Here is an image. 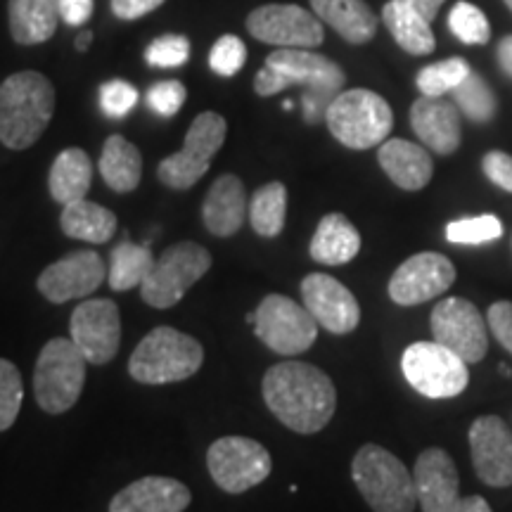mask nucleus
<instances>
[{
    "instance_id": "obj_42",
    "label": "nucleus",
    "mask_w": 512,
    "mask_h": 512,
    "mask_svg": "<svg viewBox=\"0 0 512 512\" xmlns=\"http://www.w3.org/2000/svg\"><path fill=\"white\" fill-rule=\"evenodd\" d=\"M136 102H138V91L136 86H131L128 81L114 79L100 86V107L107 117L112 119L126 117V114L136 107Z\"/></svg>"
},
{
    "instance_id": "obj_19",
    "label": "nucleus",
    "mask_w": 512,
    "mask_h": 512,
    "mask_svg": "<svg viewBox=\"0 0 512 512\" xmlns=\"http://www.w3.org/2000/svg\"><path fill=\"white\" fill-rule=\"evenodd\" d=\"M470 453L479 479L484 484H512V432L498 415H482L470 427Z\"/></svg>"
},
{
    "instance_id": "obj_24",
    "label": "nucleus",
    "mask_w": 512,
    "mask_h": 512,
    "mask_svg": "<svg viewBox=\"0 0 512 512\" xmlns=\"http://www.w3.org/2000/svg\"><path fill=\"white\" fill-rule=\"evenodd\" d=\"M377 162L389 181L399 185L401 190L418 192L432 181L434 162L425 147L408 143V140L392 138L384 140L377 150Z\"/></svg>"
},
{
    "instance_id": "obj_41",
    "label": "nucleus",
    "mask_w": 512,
    "mask_h": 512,
    "mask_svg": "<svg viewBox=\"0 0 512 512\" xmlns=\"http://www.w3.org/2000/svg\"><path fill=\"white\" fill-rule=\"evenodd\" d=\"M185 98H188V91L181 81H159L155 86H150V91L145 93V102L152 112L159 114V117H176L185 105Z\"/></svg>"
},
{
    "instance_id": "obj_48",
    "label": "nucleus",
    "mask_w": 512,
    "mask_h": 512,
    "mask_svg": "<svg viewBox=\"0 0 512 512\" xmlns=\"http://www.w3.org/2000/svg\"><path fill=\"white\" fill-rule=\"evenodd\" d=\"M498 64H501L503 72L512 79V36H505L498 43Z\"/></svg>"
},
{
    "instance_id": "obj_22",
    "label": "nucleus",
    "mask_w": 512,
    "mask_h": 512,
    "mask_svg": "<svg viewBox=\"0 0 512 512\" xmlns=\"http://www.w3.org/2000/svg\"><path fill=\"white\" fill-rule=\"evenodd\" d=\"M190 501V489L178 479L143 477L112 498L110 512H183Z\"/></svg>"
},
{
    "instance_id": "obj_6",
    "label": "nucleus",
    "mask_w": 512,
    "mask_h": 512,
    "mask_svg": "<svg viewBox=\"0 0 512 512\" xmlns=\"http://www.w3.org/2000/svg\"><path fill=\"white\" fill-rule=\"evenodd\" d=\"M330 133L349 150H370L382 145L394 128L389 102L366 88L342 91L325 112Z\"/></svg>"
},
{
    "instance_id": "obj_3",
    "label": "nucleus",
    "mask_w": 512,
    "mask_h": 512,
    "mask_svg": "<svg viewBox=\"0 0 512 512\" xmlns=\"http://www.w3.org/2000/svg\"><path fill=\"white\" fill-rule=\"evenodd\" d=\"M55 112V88L41 72H17L0 83V143L29 150L46 133Z\"/></svg>"
},
{
    "instance_id": "obj_46",
    "label": "nucleus",
    "mask_w": 512,
    "mask_h": 512,
    "mask_svg": "<svg viewBox=\"0 0 512 512\" xmlns=\"http://www.w3.org/2000/svg\"><path fill=\"white\" fill-rule=\"evenodd\" d=\"M60 17L69 27H81L93 15V0H57Z\"/></svg>"
},
{
    "instance_id": "obj_9",
    "label": "nucleus",
    "mask_w": 512,
    "mask_h": 512,
    "mask_svg": "<svg viewBox=\"0 0 512 512\" xmlns=\"http://www.w3.org/2000/svg\"><path fill=\"white\" fill-rule=\"evenodd\" d=\"M211 268V254L197 242H178L164 249L140 285L143 302L152 309H171Z\"/></svg>"
},
{
    "instance_id": "obj_32",
    "label": "nucleus",
    "mask_w": 512,
    "mask_h": 512,
    "mask_svg": "<svg viewBox=\"0 0 512 512\" xmlns=\"http://www.w3.org/2000/svg\"><path fill=\"white\" fill-rule=\"evenodd\" d=\"M152 266H155V256H152L150 247L133 245V242L124 240L112 249L107 283L114 292H128L145 283Z\"/></svg>"
},
{
    "instance_id": "obj_51",
    "label": "nucleus",
    "mask_w": 512,
    "mask_h": 512,
    "mask_svg": "<svg viewBox=\"0 0 512 512\" xmlns=\"http://www.w3.org/2000/svg\"><path fill=\"white\" fill-rule=\"evenodd\" d=\"M501 373L505 375V377H510L512 373H510V368H505V366H501Z\"/></svg>"
},
{
    "instance_id": "obj_27",
    "label": "nucleus",
    "mask_w": 512,
    "mask_h": 512,
    "mask_svg": "<svg viewBox=\"0 0 512 512\" xmlns=\"http://www.w3.org/2000/svg\"><path fill=\"white\" fill-rule=\"evenodd\" d=\"M10 34L19 46H38L55 36L60 24L57 0H10Z\"/></svg>"
},
{
    "instance_id": "obj_12",
    "label": "nucleus",
    "mask_w": 512,
    "mask_h": 512,
    "mask_svg": "<svg viewBox=\"0 0 512 512\" xmlns=\"http://www.w3.org/2000/svg\"><path fill=\"white\" fill-rule=\"evenodd\" d=\"M209 475L226 494H245L271 475L273 460L266 446L247 437H221L207 451Z\"/></svg>"
},
{
    "instance_id": "obj_2",
    "label": "nucleus",
    "mask_w": 512,
    "mask_h": 512,
    "mask_svg": "<svg viewBox=\"0 0 512 512\" xmlns=\"http://www.w3.org/2000/svg\"><path fill=\"white\" fill-rule=\"evenodd\" d=\"M344 69L330 57L306 48H278L266 57L264 67L254 76V93L271 98L287 88H304L302 112L306 124L325 119L330 102L344 91Z\"/></svg>"
},
{
    "instance_id": "obj_52",
    "label": "nucleus",
    "mask_w": 512,
    "mask_h": 512,
    "mask_svg": "<svg viewBox=\"0 0 512 512\" xmlns=\"http://www.w3.org/2000/svg\"><path fill=\"white\" fill-rule=\"evenodd\" d=\"M505 5H508V8L512 10V0H505Z\"/></svg>"
},
{
    "instance_id": "obj_50",
    "label": "nucleus",
    "mask_w": 512,
    "mask_h": 512,
    "mask_svg": "<svg viewBox=\"0 0 512 512\" xmlns=\"http://www.w3.org/2000/svg\"><path fill=\"white\" fill-rule=\"evenodd\" d=\"M91 41H93L91 31H83V34L76 36V50H86L88 46H91Z\"/></svg>"
},
{
    "instance_id": "obj_38",
    "label": "nucleus",
    "mask_w": 512,
    "mask_h": 512,
    "mask_svg": "<svg viewBox=\"0 0 512 512\" xmlns=\"http://www.w3.org/2000/svg\"><path fill=\"white\" fill-rule=\"evenodd\" d=\"M24 401V382L12 361L0 358V432L15 425Z\"/></svg>"
},
{
    "instance_id": "obj_20",
    "label": "nucleus",
    "mask_w": 512,
    "mask_h": 512,
    "mask_svg": "<svg viewBox=\"0 0 512 512\" xmlns=\"http://www.w3.org/2000/svg\"><path fill=\"white\" fill-rule=\"evenodd\" d=\"M415 494L422 512H460V477L444 448H427L415 460Z\"/></svg>"
},
{
    "instance_id": "obj_37",
    "label": "nucleus",
    "mask_w": 512,
    "mask_h": 512,
    "mask_svg": "<svg viewBox=\"0 0 512 512\" xmlns=\"http://www.w3.org/2000/svg\"><path fill=\"white\" fill-rule=\"evenodd\" d=\"M503 235V223L494 214L475 216V219H460L446 226V240L453 245H484L498 240Z\"/></svg>"
},
{
    "instance_id": "obj_18",
    "label": "nucleus",
    "mask_w": 512,
    "mask_h": 512,
    "mask_svg": "<svg viewBox=\"0 0 512 512\" xmlns=\"http://www.w3.org/2000/svg\"><path fill=\"white\" fill-rule=\"evenodd\" d=\"M304 306L320 328L332 335H349L361 323V306L339 280L328 273H311L302 280Z\"/></svg>"
},
{
    "instance_id": "obj_26",
    "label": "nucleus",
    "mask_w": 512,
    "mask_h": 512,
    "mask_svg": "<svg viewBox=\"0 0 512 512\" xmlns=\"http://www.w3.org/2000/svg\"><path fill=\"white\" fill-rule=\"evenodd\" d=\"M311 8L320 22L354 46L373 41L377 34V17L366 0H311Z\"/></svg>"
},
{
    "instance_id": "obj_14",
    "label": "nucleus",
    "mask_w": 512,
    "mask_h": 512,
    "mask_svg": "<svg viewBox=\"0 0 512 512\" xmlns=\"http://www.w3.org/2000/svg\"><path fill=\"white\" fill-rule=\"evenodd\" d=\"M434 342L458 354L467 366L479 363L489 349V332L482 313L472 302L460 297H448L432 311Z\"/></svg>"
},
{
    "instance_id": "obj_21",
    "label": "nucleus",
    "mask_w": 512,
    "mask_h": 512,
    "mask_svg": "<svg viewBox=\"0 0 512 512\" xmlns=\"http://www.w3.org/2000/svg\"><path fill=\"white\" fill-rule=\"evenodd\" d=\"M411 126L422 145L437 155H453L460 147L463 128H460V110L444 98L422 95L411 107Z\"/></svg>"
},
{
    "instance_id": "obj_35",
    "label": "nucleus",
    "mask_w": 512,
    "mask_h": 512,
    "mask_svg": "<svg viewBox=\"0 0 512 512\" xmlns=\"http://www.w3.org/2000/svg\"><path fill=\"white\" fill-rule=\"evenodd\" d=\"M453 102L460 112L465 114L467 119L477 121V124H484V121L494 119L496 114V98L491 93V88L486 86L482 76L470 72L463 79V83L453 91Z\"/></svg>"
},
{
    "instance_id": "obj_4",
    "label": "nucleus",
    "mask_w": 512,
    "mask_h": 512,
    "mask_svg": "<svg viewBox=\"0 0 512 512\" xmlns=\"http://www.w3.org/2000/svg\"><path fill=\"white\" fill-rule=\"evenodd\" d=\"M204 349L195 337L159 325L128 358V373L140 384H171L188 380L202 368Z\"/></svg>"
},
{
    "instance_id": "obj_1",
    "label": "nucleus",
    "mask_w": 512,
    "mask_h": 512,
    "mask_svg": "<svg viewBox=\"0 0 512 512\" xmlns=\"http://www.w3.org/2000/svg\"><path fill=\"white\" fill-rule=\"evenodd\" d=\"M261 392L268 411L297 434H316L328 427L337 408V389L330 377L302 361L268 368Z\"/></svg>"
},
{
    "instance_id": "obj_13",
    "label": "nucleus",
    "mask_w": 512,
    "mask_h": 512,
    "mask_svg": "<svg viewBox=\"0 0 512 512\" xmlns=\"http://www.w3.org/2000/svg\"><path fill=\"white\" fill-rule=\"evenodd\" d=\"M247 31L256 41L275 48H306L323 46L325 31L316 12H309L299 5L271 3L259 5L249 12Z\"/></svg>"
},
{
    "instance_id": "obj_40",
    "label": "nucleus",
    "mask_w": 512,
    "mask_h": 512,
    "mask_svg": "<svg viewBox=\"0 0 512 512\" xmlns=\"http://www.w3.org/2000/svg\"><path fill=\"white\" fill-rule=\"evenodd\" d=\"M245 62H247V46L242 43V38L233 34L221 36L209 53L211 72L223 76V79H230V76L238 74L240 69L245 67Z\"/></svg>"
},
{
    "instance_id": "obj_25",
    "label": "nucleus",
    "mask_w": 512,
    "mask_h": 512,
    "mask_svg": "<svg viewBox=\"0 0 512 512\" xmlns=\"http://www.w3.org/2000/svg\"><path fill=\"white\" fill-rule=\"evenodd\" d=\"M358 252H361V235L354 223L339 211L325 214L311 238V259L323 266H342L356 259Z\"/></svg>"
},
{
    "instance_id": "obj_45",
    "label": "nucleus",
    "mask_w": 512,
    "mask_h": 512,
    "mask_svg": "<svg viewBox=\"0 0 512 512\" xmlns=\"http://www.w3.org/2000/svg\"><path fill=\"white\" fill-rule=\"evenodd\" d=\"M162 5L164 0H112V12L114 17L124 19V22H136V19L150 15Z\"/></svg>"
},
{
    "instance_id": "obj_31",
    "label": "nucleus",
    "mask_w": 512,
    "mask_h": 512,
    "mask_svg": "<svg viewBox=\"0 0 512 512\" xmlns=\"http://www.w3.org/2000/svg\"><path fill=\"white\" fill-rule=\"evenodd\" d=\"M382 22L394 41L399 43V48L406 50L408 55H430L437 48L432 24L396 0H389L382 8Z\"/></svg>"
},
{
    "instance_id": "obj_15",
    "label": "nucleus",
    "mask_w": 512,
    "mask_h": 512,
    "mask_svg": "<svg viewBox=\"0 0 512 512\" xmlns=\"http://www.w3.org/2000/svg\"><path fill=\"white\" fill-rule=\"evenodd\" d=\"M69 335L91 366L110 363L121 347V316L112 299H88L69 320Z\"/></svg>"
},
{
    "instance_id": "obj_47",
    "label": "nucleus",
    "mask_w": 512,
    "mask_h": 512,
    "mask_svg": "<svg viewBox=\"0 0 512 512\" xmlns=\"http://www.w3.org/2000/svg\"><path fill=\"white\" fill-rule=\"evenodd\" d=\"M396 3L406 5L408 10H413L415 15H420L425 22L432 24L434 19H437L441 5H444L446 0H396Z\"/></svg>"
},
{
    "instance_id": "obj_10",
    "label": "nucleus",
    "mask_w": 512,
    "mask_h": 512,
    "mask_svg": "<svg viewBox=\"0 0 512 512\" xmlns=\"http://www.w3.org/2000/svg\"><path fill=\"white\" fill-rule=\"evenodd\" d=\"M401 370L415 392L427 399H453L470 384L467 363L439 342H415L403 351Z\"/></svg>"
},
{
    "instance_id": "obj_36",
    "label": "nucleus",
    "mask_w": 512,
    "mask_h": 512,
    "mask_svg": "<svg viewBox=\"0 0 512 512\" xmlns=\"http://www.w3.org/2000/svg\"><path fill=\"white\" fill-rule=\"evenodd\" d=\"M448 29L465 46H484L491 38L489 19H486V15L477 5L465 3V0L453 5L451 15H448Z\"/></svg>"
},
{
    "instance_id": "obj_30",
    "label": "nucleus",
    "mask_w": 512,
    "mask_h": 512,
    "mask_svg": "<svg viewBox=\"0 0 512 512\" xmlns=\"http://www.w3.org/2000/svg\"><path fill=\"white\" fill-rule=\"evenodd\" d=\"M100 176L107 188L119 195L136 190L143 178V157L138 147L124 136L107 138L100 155Z\"/></svg>"
},
{
    "instance_id": "obj_23",
    "label": "nucleus",
    "mask_w": 512,
    "mask_h": 512,
    "mask_svg": "<svg viewBox=\"0 0 512 512\" xmlns=\"http://www.w3.org/2000/svg\"><path fill=\"white\" fill-rule=\"evenodd\" d=\"M247 214V192L240 178L235 174L216 178L202 204V221L209 233L216 238H230V235L240 233Z\"/></svg>"
},
{
    "instance_id": "obj_49",
    "label": "nucleus",
    "mask_w": 512,
    "mask_h": 512,
    "mask_svg": "<svg viewBox=\"0 0 512 512\" xmlns=\"http://www.w3.org/2000/svg\"><path fill=\"white\" fill-rule=\"evenodd\" d=\"M460 512H494V510H491V505L486 503L482 496H467L463 498Z\"/></svg>"
},
{
    "instance_id": "obj_11",
    "label": "nucleus",
    "mask_w": 512,
    "mask_h": 512,
    "mask_svg": "<svg viewBox=\"0 0 512 512\" xmlns=\"http://www.w3.org/2000/svg\"><path fill=\"white\" fill-rule=\"evenodd\" d=\"M254 313V335L275 354L299 356L316 344L320 328L316 318L285 294H268Z\"/></svg>"
},
{
    "instance_id": "obj_8",
    "label": "nucleus",
    "mask_w": 512,
    "mask_h": 512,
    "mask_svg": "<svg viewBox=\"0 0 512 512\" xmlns=\"http://www.w3.org/2000/svg\"><path fill=\"white\" fill-rule=\"evenodd\" d=\"M228 124L221 114L202 112L192 119L185 133L183 150L164 157L157 166V178L171 190H190L207 174L211 159L226 143Z\"/></svg>"
},
{
    "instance_id": "obj_5",
    "label": "nucleus",
    "mask_w": 512,
    "mask_h": 512,
    "mask_svg": "<svg viewBox=\"0 0 512 512\" xmlns=\"http://www.w3.org/2000/svg\"><path fill=\"white\" fill-rule=\"evenodd\" d=\"M351 477L373 512H413L418 505L415 479L394 453L377 444L358 448Z\"/></svg>"
},
{
    "instance_id": "obj_28",
    "label": "nucleus",
    "mask_w": 512,
    "mask_h": 512,
    "mask_svg": "<svg viewBox=\"0 0 512 512\" xmlns=\"http://www.w3.org/2000/svg\"><path fill=\"white\" fill-rule=\"evenodd\" d=\"M91 183L93 164L81 147H67L55 157L53 166H50L48 190L57 204L64 207V204L83 200L91 190Z\"/></svg>"
},
{
    "instance_id": "obj_17",
    "label": "nucleus",
    "mask_w": 512,
    "mask_h": 512,
    "mask_svg": "<svg viewBox=\"0 0 512 512\" xmlns=\"http://www.w3.org/2000/svg\"><path fill=\"white\" fill-rule=\"evenodd\" d=\"M107 268L98 252L91 249H79L62 256L60 261L43 268L38 275V292L48 299L50 304H67L72 299H81L93 294L105 283Z\"/></svg>"
},
{
    "instance_id": "obj_44",
    "label": "nucleus",
    "mask_w": 512,
    "mask_h": 512,
    "mask_svg": "<svg viewBox=\"0 0 512 512\" xmlns=\"http://www.w3.org/2000/svg\"><path fill=\"white\" fill-rule=\"evenodd\" d=\"M486 318H489L491 335L512 354V302H496L486 313Z\"/></svg>"
},
{
    "instance_id": "obj_7",
    "label": "nucleus",
    "mask_w": 512,
    "mask_h": 512,
    "mask_svg": "<svg viewBox=\"0 0 512 512\" xmlns=\"http://www.w3.org/2000/svg\"><path fill=\"white\" fill-rule=\"evenodd\" d=\"M88 361L72 337H55L41 349L34 370V394L41 411L67 413L76 406L86 384Z\"/></svg>"
},
{
    "instance_id": "obj_34",
    "label": "nucleus",
    "mask_w": 512,
    "mask_h": 512,
    "mask_svg": "<svg viewBox=\"0 0 512 512\" xmlns=\"http://www.w3.org/2000/svg\"><path fill=\"white\" fill-rule=\"evenodd\" d=\"M470 64L463 57H448L444 62H434L430 67H422L415 79V86L427 98H441V95L453 93L470 74Z\"/></svg>"
},
{
    "instance_id": "obj_43",
    "label": "nucleus",
    "mask_w": 512,
    "mask_h": 512,
    "mask_svg": "<svg viewBox=\"0 0 512 512\" xmlns=\"http://www.w3.org/2000/svg\"><path fill=\"white\" fill-rule=\"evenodd\" d=\"M484 174L491 183L505 192H512V157L501 150H491L484 155Z\"/></svg>"
},
{
    "instance_id": "obj_33",
    "label": "nucleus",
    "mask_w": 512,
    "mask_h": 512,
    "mask_svg": "<svg viewBox=\"0 0 512 512\" xmlns=\"http://www.w3.org/2000/svg\"><path fill=\"white\" fill-rule=\"evenodd\" d=\"M287 219V188L273 181L261 185L249 200V223L261 238H278Z\"/></svg>"
},
{
    "instance_id": "obj_16",
    "label": "nucleus",
    "mask_w": 512,
    "mask_h": 512,
    "mask_svg": "<svg viewBox=\"0 0 512 512\" xmlns=\"http://www.w3.org/2000/svg\"><path fill=\"white\" fill-rule=\"evenodd\" d=\"M456 283V266L437 252H420L396 268L389 280V297L399 306H418L441 297Z\"/></svg>"
},
{
    "instance_id": "obj_39",
    "label": "nucleus",
    "mask_w": 512,
    "mask_h": 512,
    "mask_svg": "<svg viewBox=\"0 0 512 512\" xmlns=\"http://www.w3.org/2000/svg\"><path fill=\"white\" fill-rule=\"evenodd\" d=\"M147 64L159 69H176L183 67L190 60V41L188 36L181 34H166L159 36L150 46L145 48Z\"/></svg>"
},
{
    "instance_id": "obj_29",
    "label": "nucleus",
    "mask_w": 512,
    "mask_h": 512,
    "mask_svg": "<svg viewBox=\"0 0 512 512\" xmlns=\"http://www.w3.org/2000/svg\"><path fill=\"white\" fill-rule=\"evenodd\" d=\"M60 226L67 238L91 242V245H105L117 233V214L83 197L79 202L64 204Z\"/></svg>"
}]
</instances>
